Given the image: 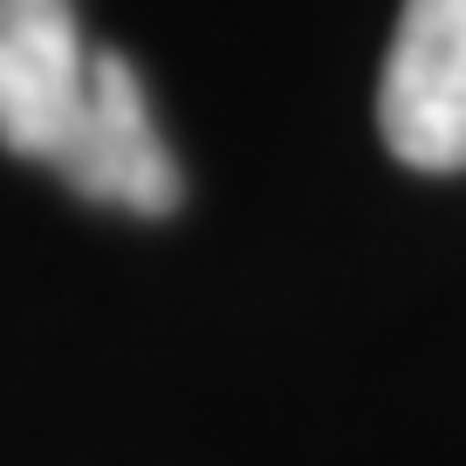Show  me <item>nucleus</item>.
<instances>
[{"mask_svg":"<svg viewBox=\"0 0 466 466\" xmlns=\"http://www.w3.org/2000/svg\"><path fill=\"white\" fill-rule=\"evenodd\" d=\"M378 131L411 172H466V0H405L378 76Z\"/></svg>","mask_w":466,"mask_h":466,"instance_id":"f257e3e1","label":"nucleus"},{"mask_svg":"<svg viewBox=\"0 0 466 466\" xmlns=\"http://www.w3.org/2000/svg\"><path fill=\"white\" fill-rule=\"evenodd\" d=\"M48 165L89 206H116V213H145V219L178 206V165L165 151L158 124H151V103H145V83H137L131 56L96 48L83 110H76L69 137L56 145Z\"/></svg>","mask_w":466,"mask_h":466,"instance_id":"f03ea898","label":"nucleus"},{"mask_svg":"<svg viewBox=\"0 0 466 466\" xmlns=\"http://www.w3.org/2000/svg\"><path fill=\"white\" fill-rule=\"evenodd\" d=\"M89 48L76 0H0V145L15 158H56L89 89Z\"/></svg>","mask_w":466,"mask_h":466,"instance_id":"7ed1b4c3","label":"nucleus"}]
</instances>
